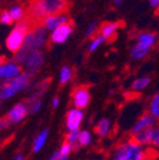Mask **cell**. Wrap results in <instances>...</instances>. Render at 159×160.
Masks as SVG:
<instances>
[{
  "label": "cell",
  "instance_id": "6da1fadb",
  "mask_svg": "<svg viewBox=\"0 0 159 160\" xmlns=\"http://www.w3.org/2000/svg\"><path fill=\"white\" fill-rule=\"evenodd\" d=\"M157 157L159 156L154 148L142 146L132 137H128L117 143L112 158L118 160H154Z\"/></svg>",
  "mask_w": 159,
  "mask_h": 160
},
{
  "label": "cell",
  "instance_id": "7a4b0ae2",
  "mask_svg": "<svg viewBox=\"0 0 159 160\" xmlns=\"http://www.w3.org/2000/svg\"><path fill=\"white\" fill-rule=\"evenodd\" d=\"M65 0H36L30 7L33 18H44L51 15H57L65 9Z\"/></svg>",
  "mask_w": 159,
  "mask_h": 160
},
{
  "label": "cell",
  "instance_id": "3957f363",
  "mask_svg": "<svg viewBox=\"0 0 159 160\" xmlns=\"http://www.w3.org/2000/svg\"><path fill=\"white\" fill-rule=\"evenodd\" d=\"M30 77H31L30 73L21 72L18 77L3 83V86L0 87V101L11 98L13 95L19 92L20 90L26 89L30 83Z\"/></svg>",
  "mask_w": 159,
  "mask_h": 160
},
{
  "label": "cell",
  "instance_id": "277c9868",
  "mask_svg": "<svg viewBox=\"0 0 159 160\" xmlns=\"http://www.w3.org/2000/svg\"><path fill=\"white\" fill-rule=\"evenodd\" d=\"M46 31L47 30L42 26V27H38L35 30L27 32L21 51L28 53L33 50H39V48L45 45L46 42Z\"/></svg>",
  "mask_w": 159,
  "mask_h": 160
},
{
  "label": "cell",
  "instance_id": "5b68a950",
  "mask_svg": "<svg viewBox=\"0 0 159 160\" xmlns=\"http://www.w3.org/2000/svg\"><path fill=\"white\" fill-rule=\"evenodd\" d=\"M26 35H27V32H26L25 30L19 29L17 27L13 28L10 31L9 35H8L7 40H6V47H7V49L9 51H11V52H19L23 47Z\"/></svg>",
  "mask_w": 159,
  "mask_h": 160
},
{
  "label": "cell",
  "instance_id": "8992f818",
  "mask_svg": "<svg viewBox=\"0 0 159 160\" xmlns=\"http://www.w3.org/2000/svg\"><path fill=\"white\" fill-rule=\"evenodd\" d=\"M44 60H45V55L41 50H33L26 55L23 66L27 69L28 73L33 75L40 69V67L44 63Z\"/></svg>",
  "mask_w": 159,
  "mask_h": 160
},
{
  "label": "cell",
  "instance_id": "52a82bcc",
  "mask_svg": "<svg viewBox=\"0 0 159 160\" xmlns=\"http://www.w3.org/2000/svg\"><path fill=\"white\" fill-rule=\"evenodd\" d=\"M157 123H158V121H157L151 115H149L148 112L142 113V115L137 119L135 125L132 126L131 130H130V136H136L141 132H145V131L149 130L150 128H152L154 126H156Z\"/></svg>",
  "mask_w": 159,
  "mask_h": 160
},
{
  "label": "cell",
  "instance_id": "ba28073f",
  "mask_svg": "<svg viewBox=\"0 0 159 160\" xmlns=\"http://www.w3.org/2000/svg\"><path fill=\"white\" fill-rule=\"evenodd\" d=\"M72 103L76 107V109H84L87 107L90 101V93L89 89L86 86H80L77 87L71 93Z\"/></svg>",
  "mask_w": 159,
  "mask_h": 160
},
{
  "label": "cell",
  "instance_id": "9c48e42d",
  "mask_svg": "<svg viewBox=\"0 0 159 160\" xmlns=\"http://www.w3.org/2000/svg\"><path fill=\"white\" fill-rule=\"evenodd\" d=\"M71 31H72V27L70 23L61 25L51 31V33H50V40H51V42L56 43V45L64 43L69 38V36L71 35Z\"/></svg>",
  "mask_w": 159,
  "mask_h": 160
},
{
  "label": "cell",
  "instance_id": "30bf717a",
  "mask_svg": "<svg viewBox=\"0 0 159 160\" xmlns=\"http://www.w3.org/2000/svg\"><path fill=\"white\" fill-rule=\"evenodd\" d=\"M21 73V68L13 61H3L0 65V79H13Z\"/></svg>",
  "mask_w": 159,
  "mask_h": 160
},
{
  "label": "cell",
  "instance_id": "8fae6325",
  "mask_svg": "<svg viewBox=\"0 0 159 160\" xmlns=\"http://www.w3.org/2000/svg\"><path fill=\"white\" fill-rule=\"evenodd\" d=\"M84 112L80 109H71L67 113L66 118V126L69 131H78L80 125H81Z\"/></svg>",
  "mask_w": 159,
  "mask_h": 160
},
{
  "label": "cell",
  "instance_id": "7c38bea8",
  "mask_svg": "<svg viewBox=\"0 0 159 160\" xmlns=\"http://www.w3.org/2000/svg\"><path fill=\"white\" fill-rule=\"evenodd\" d=\"M69 21V18H68L67 15L65 13H57V15H51L48 16L44 19V28L46 30H55L56 28H58L59 26L65 25V23H68Z\"/></svg>",
  "mask_w": 159,
  "mask_h": 160
},
{
  "label": "cell",
  "instance_id": "4fadbf2b",
  "mask_svg": "<svg viewBox=\"0 0 159 160\" xmlns=\"http://www.w3.org/2000/svg\"><path fill=\"white\" fill-rule=\"evenodd\" d=\"M27 112H28V108L26 102H19L17 105H15V107L11 108V110L8 112L7 117L11 123L18 122V121H21L26 117Z\"/></svg>",
  "mask_w": 159,
  "mask_h": 160
},
{
  "label": "cell",
  "instance_id": "5bb4252c",
  "mask_svg": "<svg viewBox=\"0 0 159 160\" xmlns=\"http://www.w3.org/2000/svg\"><path fill=\"white\" fill-rule=\"evenodd\" d=\"M111 131V121L107 118L99 120L98 123L95 126V133L99 136L100 138L107 137Z\"/></svg>",
  "mask_w": 159,
  "mask_h": 160
},
{
  "label": "cell",
  "instance_id": "9a60e30c",
  "mask_svg": "<svg viewBox=\"0 0 159 160\" xmlns=\"http://www.w3.org/2000/svg\"><path fill=\"white\" fill-rule=\"evenodd\" d=\"M119 28V23L118 22H109L104 25V27L101 28V31H100V36L105 38L106 40L111 39L114 38V36L116 35V31Z\"/></svg>",
  "mask_w": 159,
  "mask_h": 160
},
{
  "label": "cell",
  "instance_id": "2e32d148",
  "mask_svg": "<svg viewBox=\"0 0 159 160\" xmlns=\"http://www.w3.org/2000/svg\"><path fill=\"white\" fill-rule=\"evenodd\" d=\"M147 112L151 115L157 121H159V92H157L150 99L149 103H148V111Z\"/></svg>",
  "mask_w": 159,
  "mask_h": 160
},
{
  "label": "cell",
  "instance_id": "e0dca14e",
  "mask_svg": "<svg viewBox=\"0 0 159 160\" xmlns=\"http://www.w3.org/2000/svg\"><path fill=\"white\" fill-rule=\"evenodd\" d=\"M156 41V36L150 32H142L137 38V43L138 45L145 46V47L151 48Z\"/></svg>",
  "mask_w": 159,
  "mask_h": 160
},
{
  "label": "cell",
  "instance_id": "ac0fdd59",
  "mask_svg": "<svg viewBox=\"0 0 159 160\" xmlns=\"http://www.w3.org/2000/svg\"><path fill=\"white\" fill-rule=\"evenodd\" d=\"M150 49L151 48L149 47H145V46H141V45H136L134 46V48L131 49V57L136 60H140V59H144L148 53H149Z\"/></svg>",
  "mask_w": 159,
  "mask_h": 160
},
{
  "label": "cell",
  "instance_id": "d6986e66",
  "mask_svg": "<svg viewBox=\"0 0 159 160\" xmlns=\"http://www.w3.org/2000/svg\"><path fill=\"white\" fill-rule=\"evenodd\" d=\"M150 78L149 77H140L137 78L131 85L132 90H136V91H141V90L146 89L150 83Z\"/></svg>",
  "mask_w": 159,
  "mask_h": 160
},
{
  "label": "cell",
  "instance_id": "ffe728a7",
  "mask_svg": "<svg viewBox=\"0 0 159 160\" xmlns=\"http://www.w3.org/2000/svg\"><path fill=\"white\" fill-rule=\"evenodd\" d=\"M9 15L13 19V21H20V20L23 19V15H25V11H23V7H20V6H13L9 9Z\"/></svg>",
  "mask_w": 159,
  "mask_h": 160
},
{
  "label": "cell",
  "instance_id": "44dd1931",
  "mask_svg": "<svg viewBox=\"0 0 159 160\" xmlns=\"http://www.w3.org/2000/svg\"><path fill=\"white\" fill-rule=\"evenodd\" d=\"M48 137V130H44L39 135L37 136V138L35 139V143H33V152H38L40 149L42 148V146L45 145L46 142V139Z\"/></svg>",
  "mask_w": 159,
  "mask_h": 160
},
{
  "label": "cell",
  "instance_id": "7402d4cb",
  "mask_svg": "<svg viewBox=\"0 0 159 160\" xmlns=\"http://www.w3.org/2000/svg\"><path fill=\"white\" fill-rule=\"evenodd\" d=\"M78 137H79V131H69L66 135L65 141H67L68 143L72 146L74 151H77L79 146H78Z\"/></svg>",
  "mask_w": 159,
  "mask_h": 160
},
{
  "label": "cell",
  "instance_id": "603a6c76",
  "mask_svg": "<svg viewBox=\"0 0 159 160\" xmlns=\"http://www.w3.org/2000/svg\"><path fill=\"white\" fill-rule=\"evenodd\" d=\"M71 76H72V71L69 67L65 66V67H62L61 70H60V75H59V80H60V83L61 85H65L71 79Z\"/></svg>",
  "mask_w": 159,
  "mask_h": 160
},
{
  "label": "cell",
  "instance_id": "cb8c5ba5",
  "mask_svg": "<svg viewBox=\"0 0 159 160\" xmlns=\"http://www.w3.org/2000/svg\"><path fill=\"white\" fill-rule=\"evenodd\" d=\"M91 141V136L90 132L84 130L81 132H79V137H78V146L79 147H86L88 146Z\"/></svg>",
  "mask_w": 159,
  "mask_h": 160
},
{
  "label": "cell",
  "instance_id": "d4e9b609",
  "mask_svg": "<svg viewBox=\"0 0 159 160\" xmlns=\"http://www.w3.org/2000/svg\"><path fill=\"white\" fill-rule=\"evenodd\" d=\"M105 41H106V39H105L102 36H97V37H95L89 45V51L90 52H94L95 50H97Z\"/></svg>",
  "mask_w": 159,
  "mask_h": 160
},
{
  "label": "cell",
  "instance_id": "484cf974",
  "mask_svg": "<svg viewBox=\"0 0 159 160\" xmlns=\"http://www.w3.org/2000/svg\"><path fill=\"white\" fill-rule=\"evenodd\" d=\"M71 150H74L72 146L70 145V143H68L67 141H64V143H62V146H61V148L59 149V151L61 152L62 156H65L66 158H68L69 153L71 152Z\"/></svg>",
  "mask_w": 159,
  "mask_h": 160
},
{
  "label": "cell",
  "instance_id": "4316f807",
  "mask_svg": "<svg viewBox=\"0 0 159 160\" xmlns=\"http://www.w3.org/2000/svg\"><path fill=\"white\" fill-rule=\"evenodd\" d=\"M0 22L3 23V25H6V26H9L13 22L8 11H3V12H1V15H0Z\"/></svg>",
  "mask_w": 159,
  "mask_h": 160
},
{
  "label": "cell",
  "instance_id": "83f0119b",
  "mask_svg": "<svg viewBox=\"0 0 159 160\" xmlns=\"http://www.w3.org/2000/svg\"><path fill=\"white\" fill-rule=\"evenodd\" d=\"M10 125H11V122H10V120L8 119L7 116H5V117H3V118H0V131H3V130L7 129Z\"/></svg>",
  "mask_w": 159,
  "mask_h": 160
},
{
  "label": "cell",
  "instance_id": "f1b7e54d",
  "mask_svg": "<svg viewBox=\"0 0 159 160\" xmlns=\"http://www.w3.org/2000/svg\"><path fill=\"white\" fill-rule=\"evenodd\" d=\"M96 29H97V23L92 22L90 26H88V29H87V31H86V36H87V37H91V36L96 32Z\"/></svg>",
  "mask_w": 159,
  "mask_h": 160
},
{
  "label": "cell",
  "instance_id": "f546056e",
  "mask_svg": "<svg viewBox=\"0 0 159 160\" xmlns=\"http://www.w3.org/2000/svg\"><path fill=\"white\" fill-rule=\"evenodd\" d=\"M66 159H67V158H66L65 156H62L61 152L58 150V151H56V152L50 157L49 160H66Z\"/></svg>",
  "mask_w": 159,
  "mask_h": 160
},
{
  "label": "cell",
  "instance_id": "4dcf8cb0",
  "mask_svg": "<svg viewBox=\"0 0 159 160\" xmlns=\"http://www.w3.org/2000/svg\"><path fill=\"white\" fill-rule=\"evenodd\" d=\"M149 5L152 8H158L159 7V0H149Z\"/></svg>",
  "mask_w": 159,
  "mask_h": 160
},
{
  "label": "cell",
  "instance_id": "1f68e13d",
  "mask_svg": "<svg viewBox=\"0 0 159 160\" xmlns=\"http://www.w3.org/2000/svg\"><path fill=\"white\" fill-rule=\"evenodd\" d=\"M58 103H59V98H58V97L54 98V100H52V107L57 108L58 107Z\"/></svg>",
  "mask_w": 159,
  "mask_h": 160
},
{
  "label": "cell",
  "instance_id": "d6a6232c",
  "mask_svg": "<svg viewBox=\"0 0 159 160\" xmlns=\"http://www.w3.org/2000/svg\"><path fill=\"white\" fill-rule=\"evenodd\" d=\"M151 148H154L155 150L157 151V153H158V156H159V140L156 142V145L154 146V147H151Z\"/></svg>",
  "mask_w": 159,
  "mask_h": 160
},
{
  "label": "cell",
  "instance_id": "836d02e7",
  "mask_svg": "<svg viewBox=\"0 0 159 160\" xmlns=\"http://www.w3.org/2000/svg\"><path fill=\"white\" fill-rule=\"evenodd\" d=\"M23 155H18L17 157H15L13 160H23Z\"/></svg>",
  "mask_w": 159,
  "mask_h": 160
},
{
  "label": "cell",
  "instance_id": "e575fe53",
  "mask_svg": "<svg viewBox=\"0 0 159 160\" xmlns=\"http://www.w3.org/2000/svg\"><path fill=\"white\" fill-rule=\"evenodd\" d=\"M121 2H122V0H115V3H116V5H120Z\"/></svg>",
  "mask_w": 159,
  "mask_h": 160
},
{
  "label": "cell",
  "instance_id": "d590c367",
  "mask_svg": "<svg viewBox=\"0 0 159 160\" xmlns=\"http://www.w3.org/2000/svg\"><path fill=\"white\" fill-rule=\"evenodd\" d=\"M3 58L0 57V65H1V63H3Z\"/></svg>",
  "mask_w": 159,
  "mask_h": 160
},
{
  "label": "cell",
  "instance_id": "8d00e7d4",
  "mask_svg": "<svg viewBox=\"0 0 159 160\" xmlns=\"http://www.w3.org/2000/svg\"><path fill=\"white\" fill-rule=\"evenodd\" d=\"M111 160H118V159H115V158H111Z\"/></svg>",
  "mask_w": 159,
  "mask_h": 160
}]
</instances>
